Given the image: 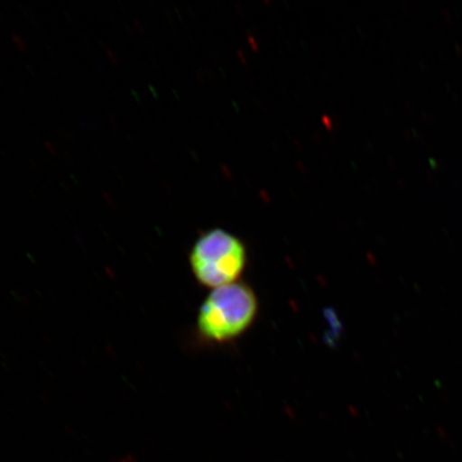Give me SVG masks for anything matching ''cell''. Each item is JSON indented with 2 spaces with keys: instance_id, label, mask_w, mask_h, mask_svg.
Instances as JSON below:
<instances>
[{
  "instance_id": "obj_2",
  "label": "cell",
  "mask_w": 462,
  "mask_h": 462,
  "mask_svg": "<svg viewBox=\"0 0 462 462\" xmlns=\"http://www.w3.org/2000/svg\"><path fill=\"white\" fill-rule=\"evenodd\" d=\"M189 263L200 285L217 289L238 282L247 264L246 247L224 229L207 231L196 241Z\"/></svg>"
},
{
  "instance_id": "obj_1",
  "label": "cell",
  "mask_w": 462,
  "mask_h": 462,
  "mask_svg": "<svg viewBox=\"0 0 462 462\" xmlns=\"http://www.w3.org/2000/svg\"><path fill=\"white\" fill-rule=\"evenodd\" d=\"M258 310L256 293L245 282L213 289L200 306L199 333L208 343L233 342L255 322Z\"/></svg>"
}]
</instances>
